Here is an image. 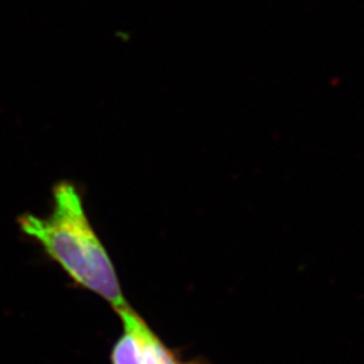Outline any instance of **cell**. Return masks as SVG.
<instances>
[{"mask_svg": "<svg viewBox=\"0 0 364 364\" xmlns=\"http://www.w3.org/2000/svg\"><path fill=\"white\" fill-rule=\"evenodd\" d=\"M21 230L76 282L107 301L117 312L129 305L117 270L82 205L77 188L60 182L53 191V209L46 218L23 215Z\"/></svg>", "mask_w": 364, "mask_h": 364, "instance_id": "obj_1", "label": "cell"}, {"mask_svg": "<svg viewBox=\"0 0 364 364\" xmlns=\"http://www.w3.org/2000/svg\"><path fill=\"white\" fill-rule=\"evenodd\" d=\"M117 313L123 323V333L111 351V364H144L146 341L151 328L130 305Z\"/></svg>", "mask_w": 364, "mask_h": 364, "instance_id": "obj_2", "label": "cell"}, {"mask_svg": "<svg viewBox=\"0 0 364 364\" xmlns=\"http://www.w3.org/2000/svg\"><path fill=\"white\" fill-rule=\"evenodd\" d=\"M144 364H208L203 359H193V360H182L181 358L166 347L161 338L156 336L153 329L149 332L147 341H146V355H144Z\"/></svg>", "mask_w": 364, "mask_h": 364, "instance_id": "obj_3", "label": "cell"}]
</instances>
